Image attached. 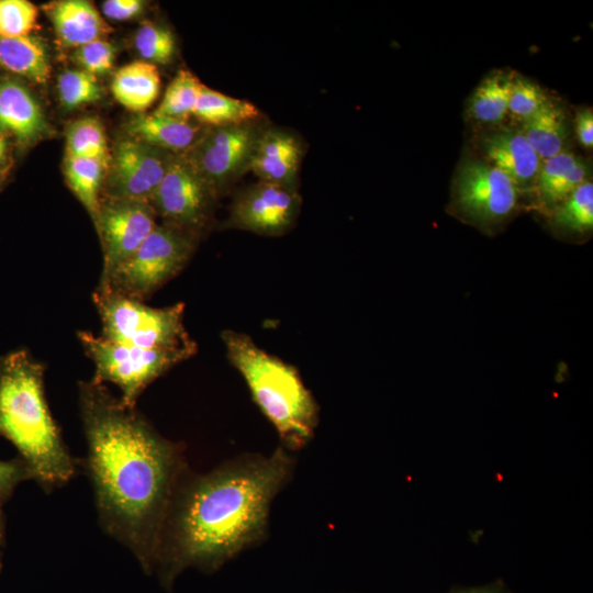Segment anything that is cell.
I'll return each mask as SVG.
<instances>
[{
    "instance_id": "cell-1",
    "label": "cell",
    "mask_w": 593,
    "mask_h": 593,
    "mask_svg": "<svg viewBox=\"0 0 593 593\" xmlns=\"http://www.w3.org/2000/svg\"><path fill=\"white\" fill-rule=\"evenodd\" d=\"M90 477L102 528L153 573L161 528L188 470L182 447L163 437L136 407L102 383H79Z\"/></svg>"
},
{
    "instance_id": "cell-2",
    "label": "cell",
    "mask_w": 593,
    "mask_h": 593,
    "mask_svg": "<svg viewBox=\"0 0 593 593\" xmlns=\"http://www.w3.org/2000/svg\"><path fill=\"white\" fill-rule=\"evenodd\" d=\"M294 460L283 447L244 455L210 472L180 478L157 546L153 573L170 589L188 568L212 573L267 535L270 507Z\"/></svg>"
},
{
    "instance_id": "cell-3",
    "label": "cell",
    "mask_w": 593,
    "mask_h": 593,
    "mask_svg": "<svg viewBox=\"0 0 593 593\" xmlns=\"http://www.w3.org/2000/svg\"><path fill=\"white\" fill-rule=\"evenodd\" d=\"M45 367L27 350L0 359V436L19 451L44 491L65 485L78 462L69 452L44 390Z\"/></svg>"
},
{
    "instance_id": "cell-4",
    "label": "cell",
    "mask_w": 593,
    "mask_h": 593,
    "mask_svg": "<svg viewBox=\"0 0 593 593\" xmlns=\"http://www.w3.org/2000/svg\"><path fill=\"white\" fill-rule=\"evenodd\" d=\"M222 339L230 361L277 429L283 448H303L314 436L318 406L298 371L261 349L246 334L224 331Z\"/></svg>"
},
{
    "instance_id": "cell-5",
    "label": "cell",
    "mask_w": 593,
    "mask_h": 593,
    "mask_svg": "<svg viewBox=\"0 0 593 593\" xmlns=\"http://www.w3.org/2000/svg\"><path fill=\"white\" fill-rule=\"evenodd\" d=\"M92 300L103 337L145 349H197L183 323L184 304L153 307L144 301L96 289Z\"/></svg>"
},
{
    "instance_id": "cell-6",
    "label": "cell",
    "mask_w": 593,
    "mask_h": 593,
    "mask_svg": "<svg viewBox=\"0 0 593 593\" xmlns=\"http://www.w3.org/2000/svg\"><path fill=\"white\" fill-rule=\"evenodd\" d=\"M198 236L161 223L96 289L145 301L187 265Z\"/></svg>"
},
{
    "instance_id": "cell-7",
    "label": "cell",
    "mask_w": 593,
    "mask_h": 593,
    "mask_svg": "<svg viewBox=\"0 0 593 593\" xmlns=\"http://www.w3.org/2000/svg\"><path fill=\"white\" fill-rule=\"evenodd\" d=\"M77 337L94 365L91 380L116 385L121 402L128 407H136L139 395L158 377L197 353V349H145L87 331L78 332Z\"/></svg>"
},
{
    "instance_id": "cell-8",
    "label": "cell",
    "mask_w": 593,
    "mask_h": 593,
    "mask_svg": "<svg viewBox=\"0 0 593 593\" xmlns=\"http://www.w3.org/2000/svg\"><path fill=\"white\" fill-rule=\"evenodd\" d=\"M518 192L510 179L485 160L466 159L451 187L449 211L485 234L506 224L517 210Z\"/></svg>"
},
{
    "instance_id": "cell-9",
    "label": "cell",
    "mask_w": 593,
    "mask_h": 593,
    "mask_svg": "<svg viewBox=\"0 0 593 593\" xmlns=\"http://www.w3.org/2000/svg\"><path fill=\"white\" fill-rule=\"evenodd\" d=\"M260 132L253 122L213 126L181 154L214 195L248 169Z\"/></svg>"
},
{
    "instance_id": "cell-10",
    "label": "cell",
    "mask_w": 593,
    "mask_h": 593,
    "mask_svg": "<svg viewBox=\"0 0 593 593\" xmlns=\"http://www.w3.org/2000/svg\"><path fill=\"white\" fill-rule=\"evenodd\" d=\"M172 155L128 136L120 139L110 153L101 199L150 202Z\"/></svg>"
},
{
    "instance_id": "cell-11",
    "label": "cell",
    "mask_w": 593,
    "mask_h": 593,
    "mask_svg": "<svg viewBox=\"0 0 593 593\" xmlns=\"http://www.w3.org/2000/svg\"><path fill=\"white\" fill-rule=\"evenodd\" d=\"M214 197L189 161L174 154L150 203L163 223L198 236Z\"/></svg>"
},
{
    "instance_id": "cell-12",
    "label": "cell",
    "mask_w": 593,
    "mask_h": 593,
    "mask_svg": "<svg viewBox=\"0 0 593 593\" xmlns=\"http://www.w3.org/2000/svg\"><path fill=\"white\" fill-rule=\"evenodd\" d=\"M157 214L150 202L101 199L93 221L102 248L100 280L127 259L155 228Z\"/></svg>"
},
{
    "instance_id": "cell-13",
    "label": "cell",
    "mask_w": 593,
    "mask_h": 593,
    "mask_svg": "<svg viewBox=\"0 0 593 593\" xmlns=\"http://www.w3.org/2000/svg\"><path fill=\"white\" fill-rule=\"evenodd\" d=\"M299 204L293 187L259 181L234 201L228 224L261 235H279L293 224Z\"/></svg>"
},
{
    "instance_id": "cell-14",
    "label": "cell",
    "mask_w": 593,
    "mask_h": 593,
    "mask_svg": "<svg viewBox=\"0 0 593 593\" xmlns=\"http://www.w3.org/2000/svg\"><path fill=\"white\" fill-rule=\"evenodd\" d=\"M0 133L25 148L49 133L36 97L19 78L0 77Z\"/></svg>"
},
{
    "instance_id": "cell-15",
    "label": "cell",
    "mask_w": 593,
    "mask_h": 593,
    "mask_svg": "<svg viewBox=\"0 0 593 593\" xmlns=\"http://www.w3.org/2000/svg\"><path fill=\"white\" fill-rule=\"evenodd\" d=\"M484 160L504 174L518 193L534 191L541 159L521 131H500L484 135Z\"/></svg>"
},
{
    "instance_id": "cell-16",
    "label": "cell",
    "mask_w": 593,
    "mask_h": 593,
    "mask_svg": "<svg viewBox=\"0 0 593 593\" xmlns=\"http://www.w3.org/2000/svg\"><path fill=\"white\" fill-rule=\"evenodd\" d=\"M301 157L298 139L286 132L260 133L253 149L248 169L260 181L292 187Z\"/></svg>"
},
{
    "instance_id": "cell-17",
    "label": "cell",
    "mask_w": 593,
    "mask_h": 593,
    "mask_svg": "<svg viewBox=\"0 0 593 593\" xmlns=\"http://www.w3.org/2000/svg\"><path fill=\"white\" fill-rule=\"evenodd\" d=\"M59 42L79 47L112 32L96 7L86 0H59L44 5Z\"/></svg>"
},
{
    "instance_id": "cell-18",
    "label": "cell",
    "mask_w": 593,
    "mask_h": 593,
    "mask_svg": "<svg viewBox=\"0 0 593 593\" xmlns=\"http://www.w3.org/2000/svg\"><path fill=\"white\" fill-rule=\"evenodd\" d=\"M586 180L585 163L571 152L542 160L534 188L537 208L546 215Z\"/></svg>"
},
{
    "instance_id": "cell-19",
    "label": "cell",
    "mask_w": 593,
    "mask_h": 593,
    "mask_svg": "<svg viewBox=\"0 0 593 593\" xmlns=\"http://www.w3.org/2000/svg\"><path fill=\"white\" fill-rule=\"evenodd\" d=\"M126 131L128 137L176 155L187 152L201 134L200 128L189 120L156 112L133 116Z\"/></svg>"
},
{
    "instance_id": "cell-20",
    "label": "cell",
    "mask_w": 593,
    "mask_h": 593,
    "mask_svg": "<svg viewBox=\"0 0 593 593\" xmlns=\"http://www.w3.org/2000/svg\"><path fill=\"white\" fill-rule=\"evenodd\" d=\"M0 69L19 79L46 83L51 64L45 42L33 34L0 37Z\"/></svg>"
},
{
    "instance_id": "cell-21",
    "label": "cell",
    "mask_w": 593,
    "mask_h": 593,
    "mask_svg": "<svg viewBox=\"0 0 593 593\" xmlns=\"http://www.w3.org/2000/svg\"><path fill=\"white\" fill-rule=\"evenodd\" d=\"M111 91L124 108L144 113L156 101L160 91L157 66L145 60L124 65L114 74Z\"/></svg>"
},
{
    "instance_id": "cell-22",
    "label": "cell",
    "mask_w": 593,
    "mask_h": 593,
    "mask_svg": "<svg viewBox=\"0 0 593 593\" xmlns=\"http://www.w3.org/2000/svg\"><path fill=\"white\" fill-rule=\"evenodd\" d=\"M541 160L566 150V116L559 105L548 100L519 130Z\"/></svg>"
},
{
    "instance_id": "cell-23",
    "label": "cell",
    "mask_w": 593,
    "mask_h": 593,
    "mask_svg": "<svg viewBox=\"0 0 593 593\" xmlns=\"http://www.w3.org/2000/svg\"><path fill=\"white\" fill-rule=\"evenodd\" d=\"M553 233L562 237H588L593 231V183L584 181L546 214Z\"/></svg>"
},
{
    "instance_id": "cell-24",
    "label": "cell",
    "mask_w": 593,
    "mask_h": 593,
    "mask_svg": "<svg viewBox=\"0 0 593 593\" xmlns=\"http://www.w3.org/2000/svg\"><path fill=\"white\" fill-rule=\"evenodd\" d=\"M108 164L96 158L65 155L64 175L72 193L94 221L101 203V192Z\"/></svg>"
},
{
    "instance_id": "cell-25",
    "label": "cell",
    "mask_w": 593,
    "mask_h": 593,
    "mask_svg": "<svg viewBox=\"0 0 593 593\" xmlns=\"http://www.w3.org/2000/svg\"><path fill=\"white\" fill-rule=\"evenodd\" d=\"M514 75L503 70L488 75L469 99V115L481 123L501 122L507 114Z\"/></svg>"
},
{
    "instance_id": "cell-26",
    "label": "cell",
    "mask_w": 593,
    "mask_h": 593,
    "mask_svg": "<svg viewBox=\"0 0 593 593\" xmlns=\"http://www.w3.org/2000/svg\"><path fill=\"white\" fill-rule=\"evenodd\" d=\"M193 115L211 126H222L253 122L259 110L248 101L202 86Z\"/></svg>"
},
{
    "instance_id": "cell-27",
    "label": "cell",
    "mask_w": 593,
    "mask_h": 593,
    "mask_svg": "<svg viewBox=\"0 0 593 593\" xmlns=\"http://www.w3.org/2000/svg\"><path fill=\"white\" fill-rule=\"evenodd\" d=\"M66 156L110 160L107 135L102 123L92 116L71 122L66 130Z\"/></svg>"
},
{
    "instance_id": "cell-28",
    "label": "cell",
    "mask_w": 593,
    "mask_h": 593,
    "mask_svg": "<svg viewBox=\"0 0 593 593\" xmlns=\"http://www.w3.org/2000/svg\"><path fill=\"white\" fill-rule=\"evenodd\" d=\"M202 86L191 71L180 69L167 87L160 104L154 112L188 120L189 115L193 114Z\"/></svg>"
},
{
    "instance_id": "cell-29",
    "label": "cell",
    "mask_w": 593,
    "mask_h": 593,
    "mask_svg": "<svg viewBox=\"0 0 593 593\" xmlns=\"http://www.w3.org/2000/svg\"><path fill=\"white\" fill-rule=\"evenodd\" d=\"M134 46L142 60L154 65L168 64L176 52V40L169 29L146 21L135 33Z\"/></svg>"
},
{
    "instance_id": "cell-30",
    "label": "cell",
    "mask_w": 593,
    "mask_h": 593,
    "mask_svg": "<svg viewBox=\"0 0 593 593\" xmlns=\"http://www.w3.org/2000/svg\"><path fill=\"white\" fill-rule=\"evenodd\" d=\"M58 97L67 109L97 102L102 97V88L97 76L82 69H67L57 82Z\"/></svg>"
},
{
    "instance_id": "cell-31",
    "label": "cell",
    "mask_w": 593,
    "mask_h": 593,
    "mask_svg": "<svg viewBox=\"0 0 593 593\" xmlns=\"http://www.w3.org/2000/svg\"><path fill=\"white\" fill-rule=\"evenodd\" d=\"M37 16L38 8L27 0H0V37L32 34Z\"/></svg>"
},
{
    "instance_id": "cell-32",
    "label": "cell",
    "mask_w": 593,
    "mask_h": 593,
    "mask_svg": "<svg viewBox=\"0 0 593 593\" xmlns=\"http://www.w3.org/2000/svg\"><path fill=\"white\" fill-rule=\"evenodd\" d=\"M547 101L545 92L537 83L518 74L514 75L507 114L523 123Z\"/></svg>"
},
{
    "instance_id": "cell-33",
    "label": "cell",
    "mask_w": 593,
    "mask_h": 593,
    "mask_svg": "<svg viewBox=\"0 0 593 593\" xmlns=\"http://www.w3.org/2000/svg\"><path fill=\"white\" fill-rule=\"evenodd\" d=\"M115 55L116 46L104 38H99L77 47L74 59L82 70L98 76L104 75L113 67Z\"/></svg>"
},
{
    "instance_id": "cell-34",
    "label": "cell",
    "mask_w": 593,
    "mask_h": 593,
    "mask_svg": "<svg viewBox=\"0 0 593 593\" xmlns=\"http://www.w3.org/2000/svg\"><path fill=\"white\" fill-rule=\"evenodd\" d=\"M27 480H33L32 472L19 456L11 460H0V508L15 488Z\"/></svg>"
},
{
    "instance_id": "cell-35",
    "label": "cell",
    "mask_w": 593,
    "mask_h": 593,
    "mask_svg": "<svg viewBox=\"0 0 593 593\" xmlns=\"http://www.w3.org/2000/svg\"><path fill=\"white\" fill-rule=\"evenodd\" d=\"M142 0H107L102 3L103 15L113 21H126L142 13Z\"/></svg>"
},
{
    "instance_id": "cell-36",
    "label": "cell",
    "mask_w": 593,
    "mask_h": 593,
    "mask_svg": "<svg viewBox=\"0 0 593 593\" xmlns=\"http://www.w3.org/2000/svg\"><path fill=\"white\" fill-rule=\"evenodd\" d=\"M575 134L578 142L585 148L593 146V112L591 108L578 111L575 116Z\"/></svg>"
},
{
    "instance_id": "cell-37",
    "label": "cell",
    "mask_w": 593,
    "mask_h": 593,
    "mask_svg": "<svg viewBox=\"0 0 593 593\" xmlns=\"http://www.w3.org/2000/svg\"><path fill=\"white\" fill-rule=\"evenodd\" d=\"M449 593H513L502 580L473 588L452 589Z\"/></svg>"
},
{
    "instance_id": "cell-38",
    "label": "cell",
    "mask_w": 593,
    "mask_h": 593,
    "mask_svg": "<svg viewBox=\"0 0 593 593\" xmlns=\"http://www.w3.org/2000/svg\"><path fill=\"white\" fill-rule=\"evenodd\" d=\"M9 158V138L0 133V167L8 163Z\"/></svg>"
},
{
    "instance_id": "cell-39",
    "label": "cell",
    "mask_w": 593,
    "mask_h": 593,
    "mask_svg": "<svg viewBox=\"0 0 593 593\" xmlns=\"http://www.w3.org/2000/svg\"><path fill=\"white\" fill-rule=\"evenodd\" d=\"M3 538H4V517L0 508V547L3 544Z\"/></svg>"
},
{
    "instance_id": "cell-40",
    "label": "cell",
    "mask_w": 593,
    "mask_h": 593,
    "mask_svg": "<svg viewBox=\"0 0 593 593\" xmlns=\"http://www.w3.org/2000/svg\"><path fill=\"white\" fill-rule=\"evenodd\" d=\"M1 568H2V562H1V551H0V571H1Z\"/></svg>"
},
{
    "instance_id": "cell-41",
    "label": "cell",
    "mask_w": 593,
    "mask_h": 593,
    "mask_svg": "<svg viewBox=\"0 0 593 593\" xmlns=\"http://www.w3.org/2000/svg\"><path fill=\"white\" fill-rule=\"evenodd\" d=\"M1 179H2V178H1V176H0V182H1Z\"/></svg>"
}]
</instances>
